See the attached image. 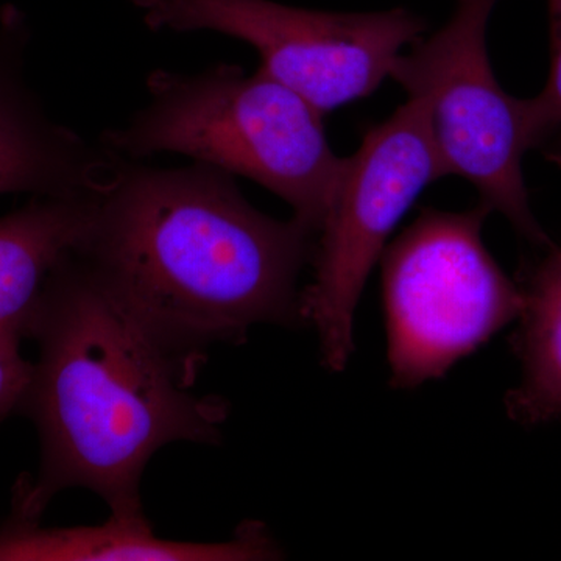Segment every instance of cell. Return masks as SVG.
Returning <instances> with one entry per match:
<instances>
[{"mask_svg": "<svg viewBox=\"0 0 561 561\" xmlns=\"http://www.w3.org/2000/svg\"><path fill=\"white\" fill-rule=\"evenodd\" d=\"M31 339L39 357L20 412L38 430L41 465L14 486L11 515L41 522L58 493L81 486L111 516L140 518L158 449L220 440L227 402L192 390L202 357L154 337L80 253L51 276Z\"/></svg>", "mask_w": 561, "mask_h": 561, "instance_id": "cell-1", "label": "cell"}, {"mask_svg": "<svg viewBox=\"0 0 561 561\" xmlns=\"http://www.w3.org/2000/svg\"><path fill=\"white\" fill-rule=\"evenodd\" d=\"M316 232L250 205L230 173L157 169L121 157L95 191L80 256L162 343L205 356L260 323H301L298 278Z\"/></svg>", "mask_w": 561, "mask_h": 561, "instance_id": "cell-2", "label": "cell"}, {"mask_svg": "<svg viewBox=\"0 0 561 561\" xmlns=\"http://www.w3.org/2000/svg\"><path fill=\"white\" fill-rule=\"evenodd\" d=\"M149 102L102 146L125 160L184 154L256 181L289 203L294 217L319 234L345 158L332 151L323 113L257 68L210 66L198 73L153 70Z\"/></svg>", "mask_w": 561, "mask_h": 561, "instance_id": "cell-3", "label": "cell"}, {"mask_svg": "<svg viewBox=\"0 0 561 561\" xmlns=\"http://www.w3.org/2000/svg\"><path fill=\"white\" fill-rule=\"evenodd\" d=\"M491 209H423L383 250L387 360L394 389L438 379L518 319L523 290L483 245Z\"/></svg>", "mask_w": 561, "mask_h": 561, "instance_id": "cell-4", "label": "cell"}, {"mask_svg": "<svg viewBox=\"0 0 561 561\" xmlns=\"http://www.w3.org/2000/svg\"><path fill=\"white\" fill-rule=\"evenodd\" d=\"M497 2L456 0L451 20L401 54L390 77L424 103L443 176L470 181L491 213L546 247L523 175L524 154L540 147L530 102L502 90L486 47Z\"/></svg>", "mask_w": 561, "mask_h": 561, "instance_id": "cell-5", "label": "cell"}, {"mask_svg": "<svg viewBox=\"0 0 561 561\" xmlns=\"http://www.w3.org/2000/svg\"><path fill=\"white\" fill-rule=\"evenodd\" d=\"M153 32H217L250 44L260 69L327 114L378 90L426 32L405 9L341 13L275 0H130Z\"/></svg>", "mask_w": 561, "mask_h": 561, "instance_id": "cell-6", "label": "cell"}, {"mask_svg": "<svg viewBox=\"0 0 561 561\" xmlns=\"http://www.w3.org/2000/svg\"><path fill=\"white\" fill-rule=\"evenodd\" d=\"M440 179L426 108L413 95L345 158L313 247V280L300 301L301 319L316 328L328 370L348 364L354 312L391 231L421 192Z\"/></svg>", "mask_w": 561, "mask_h": 561, "instance_id": "cell-7", "label": "cell"}, {"mask_svg": "<svg viewBox=\"0 0 561 561\" xmlns=\"http://www.w3.org/2000/svg\"><path fill=\"white\" fill-rule=\"evenodd\" d=\"M31 28L0 11V195H76L102 186L119 154L51 119L25 76Z\"/></svg>", "mask_w": 561, "mask_h": 561, "instance_id": "cell-8", "label": "cell"}, {"mask_svg": "<svg viewBox=\"0 0 561 561\" xmlns=\"http://www.w3.org/2000/svg\"><path fill=\"white\" fill-rule=\"evenodd\" d=\"M279 556L261 523H243L225 542L162 540L146 516H111L94 527H43L11 515L0 526V561H247Z\"/></svg>", "mask_w": 561, "mask_h": 561, "instance_id": "cell-9", "label": "cell"}, {"mask_svg": "<svg viewBox=\"0 0 561 561\" xmlns=\"http://www.w3.org/2000/svg\"><path fill=\"white\" fill-rule=\"evenodd\" d=\"M95 191L33 195L0 219V337L31 339L51 276L87 247Z\"/></svg>", "mask_w": 561, "mask_h": 561, "instance_id": "cell-10", "label": "cell"}, {"mask_svg": "<svg viewBox=\"0 0 561 561\" xmlns=\"http://www.w3.org/2000/svg\"><path fill=\"white\" fill-rule=\"evenodd\" d=\"M519 287L522 321L512 346L523 376L505 405L513 420L535 426L561 416V245L552 247Z\"/></svg>", "mask_w": 561, "mask_h": 561, "instance_id": "cell-11", "label": "cell"}, {"mask_svg": "<svg viewBox=\"0 0 561 561\" xmlns=\"http://www.w3.org/2000/svg\"><path fill=\"white\" fill-rule=\"evenodd\" d=\"M551 65L548 81L537 98L529 99L540 147L561 136V0H548Z\"/></svg>", "mask_w": 561, "mask_h": 561, "instance_id": "cell-12", "label": "cell"}, {"mask_svg": "<svg viewBox=\"0 0 561 561\" xmlns=\"http://www.w3.org/2000/svg\"><path fill=\"white\" fill-rule=\"evenodd\" d=\"M33 364L21 354V342L0 337V420L20 412L32 381Z\"/></svg>", "mask_w": 561, "mask_h": 561, "instance_id": "cell-13", "label": "cell"}]
</instances>
